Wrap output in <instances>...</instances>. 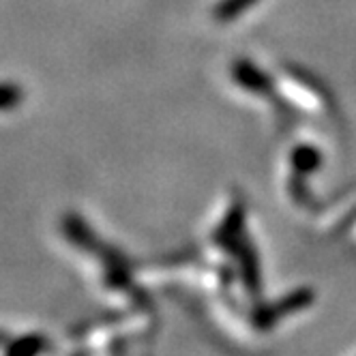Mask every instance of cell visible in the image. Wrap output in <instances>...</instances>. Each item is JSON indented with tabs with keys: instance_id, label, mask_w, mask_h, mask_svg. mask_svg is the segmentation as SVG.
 <instances>
[{
	"instance_id": "cell-1",
	"label": "cell",
	"mask_w": 356,
	"mask_h": 356,
	"mask_svg": "<svg viewBox=\"0 0 356 356\" xmlns=\"http://www.w3.org/2000/svg\"><path fill=\"white\" fill-rule=\"evenodd\" d=\"M22 101V92L13 84H0V110H11Z\"/></svg>"
}]
</instances>
